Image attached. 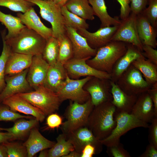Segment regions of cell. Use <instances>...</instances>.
Masks as SVG:
<instances>
[{"label": "cell", "instance_id": "obj_50", "mask_svg": "<svg viewBox=\"0 0 157 157\" xmlns=\"http://www.w3.org/2000/svg\"><path fill=\"white\" fill-rule=\"evenodd\" d=\"M12 136L11 134L8 132H0V144L8 141L12 140Z\"/></svg>", "mask_w": 157, "mask_h": 157}, {"label": "cell", "instance_id": "obj_5", "mask_svg": "<svg viewBox=\"0 0 157 157\" xmlns=\"http://www.w3.org/2000/svg\"><path fill=\"white\" fill-rule=\"evenodd\" d=\"M94 107L91 98L83 104L70 101L65 113L66 120L61 125L63 133L66 135L86 126L89 115Z\"/></svg>", "mask_w": 157, "mask_h": 157}, {"label": "cell", "instance_id": "obj_47", "mask_svg": "<svg viewBox=\"0 0 157 157\" xmlns=\"http://www.w3.org/2000/svg\"><path fill=\"white\" fill-rule=\"evenodd\" d=\"M147 92L149 94L154 105L155 116L157 117V82L152 85Z\"/></svg>", "mask_w": 157, "mask_h": 157}, {"label": "cell", "instance_id": "obj_40", "mask_svg": "<svg viewBox=\"0 0 157 157\" xmlns=\"http://www.w3.org/2000/svg\"><path fill=\"white\" fill-rule=\"evenodd\" d=\"M148 6L142 12L151 25L157 28V0H148Z\"/></svg>", "mask_w": 157, "mask_h": 157}, {"label": "cell", "instance_id": "obj_25", "mask_svg": "<svg viewBox=\"0 0 157 157\" xmlns=\"http://www.w3.org/2000/svg\"><path fill=\"white\" fill-rule=\"evenodd\" d=\"M67 74L63 64L57 62L49 65L43 85L56 93Z\"/></svg>", "mask_w": 157, "mask_h": 157}, {"label": "cell", "instance_id": "obj_17", "mask_svg": "<svg viewBox=\"0 0 157 157\" xmlns=\"http://www.w3.org/2000/svg\"><path fill=\"white\" fill-rule=\"evenodd\" d=\"M2 103L12 110L34 117L39 122L44 121L46 116L39 109L17 94L5 99Z\"/></svg>", "mask_w": 157, "mask_h": 157}, {"label": "cell", "instance_id": "obj_34", "mask_svg": "<svg viewBox=\"0 0 157 157\" xmlns=\"http://www.w3.org/2000/svg\"><path fill=\"white\" fill-rule=\"evenodd\" d=\"M42 53V58L49 65L56 63L58 61L59 46L57 39L52 36L46 40Z\"/></svg>", "mask_w": 157, "mask_h": 157}, {"label": "cell", "instance_id": "obj_46", "mask_svg": "<svg viewBox=\"0 0 157 157\" xmlns=\"http://www.w3.org/2000/svg\"><path fill=\"white\" fill-rule=\"evenodd\" d=\"M120 5V17L121 20L127 17L131 13L130 0H117Z\"/></svg>", "mask_w": 157, "mask_h": 157}, {"label": "cell", "instance_id": "obj_33", "mask_svg": "<svg viewBox=\"0 0 157 157\" xmlns=\"http://www.w3.org/2000/svg\"><path fill=\"white\" fill-rule=\"evenodd\" d=\"M58 44V62L64 64L73 58V50L71 42L66 33L57 38Z\"/></svg>", "mask_w": 157, "mask_h": 157}, {"label": "cell", "instance_id": "obj_45", "mask_svg": "<svg viewBox=\"0 0 157 157\" xmlns=\"http://www.w3.org/2000/svg\"><path fill=\"white\" fill-rule=\"evenodd\" d=\"M131 12L138 15L146 8L148 0H130Z\"/></svg>", "mask_w": 157, "mask_h": 157}, {"label": "cell", "instance_id": "obj_19", "mask_svg": "<svg viewBox=\"0 0 157 157\" xmlns=\"http://www.w3.org/2000/svg\"><path fill=\"white\" fill-rule=\"evenodd\" d=\"M130 113L147 123L151 122L156 117L154 105L147 92L138 96Z\"/></svg>", "mask_w": 157, "mask_h": 157}, {"label": "cell", "instance_id": "obj_43", "mask_svg": "<svg viewBox=\"0 0 157 157\" xmlns=\"http://www.w3.org/2000/svg\"><path fill=\"white\" fill-rule=\"evenodd\" d=\"M142 49V53L143 56L151 63L157 65V50L147 45H143Z\"/></svg>", "mask_w": 157, "mask_h": 157}, {"label": "cell", "instance_id": "obj_21", "mask_svg": "<svg viewBox=\"0 0 157 157\" xmlns=\"http://www.w3.org/2000/svg\"><path fill=\"white\" fill-rule=\"evenodd\" d=\"M110 84L113 98L111 102L115 107V112L130 113L138 96L126 93L116 83L111 81Z\"/></svg>", "mask_w": 157, "mask_h": 157}, {"label": "cell", "instance_id": "obj_1", "mask_svg": "<svg viewBox=\"0 0 157 157\" xmlns=\"http://www.w3.org/2000/svg\"><path fill=\"white\" fill-rule=\"evenodd\" d=\"M115 106L111 101L103 103L94 107L91 113L86 126L100 140L107 137L115 128Z\"/></svg>", "mask_w": 157, "mask_h": 157}, {"label": "cell", "instance_id": "obj_38", "mask_svg": "<svg viewBox=\"0 0 157 157\" xmlns=\"http://www.w3.org/2000/svg\"><path fill=\"white\" fill-rule=\"evenodd\" d=\"M2 144L5 148L8 157H27L26 149L23 144L8 141Z\"/></svg>", "mask_w": 157, "mask_h": 157}, {"label": "cell", "instance_id": "obj_44", "mask_svg": "<svg viewBox=\"0 0 157 157\" xmlns=\"http://www.w3.org/2000/svg\"><path fill=\"white\" fill-rule=\"evenodd\" d=\"M61 116L56 113H52L48 115L46 119V124L50 129L58 128L63 124Z\"/></svg>", "mask_w": 157, "mask_h": 157}, {"label": "cell", "instance_id": "obj_26", "mask_svg": "<svg viewBox=\"0 0 157 157\" xmlns=\"http://www.w3.org/2000/svg\"><path fill=\"white\" fill-rule=\"evenodd\" d=\"M33 56L12 52L6 61L5 75L12 76L29 68Z\"/></svg>", "mask_w": 157, "mask_h": 157}, {"label": "cell", "instance_id": "obj_9", "mask_svg": "<svg viewBox=\"0 0 157 157\" xmlns=\"http://www.w3.org/2000/svg\"><path fill=\"white\" fill-rule=\"evenodd\" d=\"M92 76H88L81 79L71 78L67 74L56 93L62 101L69 99L72 101L83 104L90 98L89 94L83 87Z\"/></svg>", "mask_w": 157, "mask_h": 157}, {"label": "cell", "instance_id": "obj_54", "mask_svg": "<svg viewBox=\"0 0 157 157\" xmlns=\"http://www.w3.org/2000/svg\"><path fill=\"white\" fill-rule=\"evenodd\" d=\"M48 151L46 150V149H44L41 151L38 156V157H48Z\"/></svg>", "mask_w": 157, "mask_h": 157}, {"label": "cell", "instance_id": "obj_11", "mask_svg": "<svg viewBox=\"0 0 157 157\" xmlns=\"http://www.w3.org/2000/svg\"><path fill=\"white\" fill-rule=\"evenodd\" d=\"M90 58H73L67 61L63 65L68 76L74 79L91 76L110 80L111 74L97 70L87 64L86 61Z\"/></svg>", "mask_w": 157, "mask_h": 157}, {"label": "cell", "instance_id": "obj_20", "mask_svg": "<svg viewBox=\"0 0 157 157\" xmlns=\"http://www.w3.org/2000/svg\"><path fill=\"white\" fill-rule=\"evenodd\" d=\"M17 17L26 27L35 31L46 40L52 36L51 28L47 27L42 22L33 7L24 13L19 12Z\"/></svg>", "mask_w": 157, "mask_h": 157}, {"label": "cell", "instance_id": "obj_13", "mask_svg": "<svg viewBox=\"0 0 157 157\" xmlns=\"http://www.w3.org/2000/svg\"><path fill=\"white\" fill-rule=\"evenodd\" d=\"M65 135L67 140L73 145L74 150L81 154L84 147L88 144L95 147L97 154L102 150L103 145L100 140L86 126L79 128Z\"/></svg>", "mask_w": 157, "mask_h": 157}, {"label": "cell", "instance_id": "obj_52", "mask_svg": "<svg viewBox=\"0 0 157 157\" xmlns=\"http://www.w3.org/2000/svg\"><path fill=\"white\" fill-rule=\"evenodd\" d=\"M0 157H8L5 148L2 144L0 145Z\"/></svg>", "mask_w": 157, "mask_h": 157}, {"label": "cell", "instance_id": "obj_41", "mask_svg": "<svg viewBox=\"0 0 157 157\" xmlns=\"http://www.w3.org/2000/svg\"><path fill=\"white\" fill-rule=\"evenodd\" d=\"M107 153L110 156L113 157H130L129 153L120 143L117 145L107 147Z\"/></svg>", "mask_w": 157, "mask_h": 157}, {"label": "cell", "instance_id": "obj_51", "mask_svg": "<svg viewBox=\"0 0 157 157\" xmlns=\"http://www.w3.org/2000/svg\"><path fill=\"white\" fill-rule=\"evenodd\" d=\"M81 154L75 150L70 152L64 157H81Z\"/></svg>", "mask_w": 157, "mask_h": 157}, {"label": "cell", "instance_id": "obj_15", "mask_svg": "<svg viewBox=\"0 0 157 157\" xmlns=\"http://www.w3.org/2000/svg\"><path fill=\"white\" fill-rule=\"evenodd\" d=\"M118 26L100 27L93 33L90 32L85 29H79L77 32L86 39L91 48L97 49L112 41V37Z\"/></svg>", "mask_w": 157, "mask_h": 157}, {"label": "cell", "instance_id": "obj_55", "mask_svg": "<svg viewBox=\"0 0 157 157\" xmlns=\"http://www.w3.org/2000/svg\"><path fill=\"white\" fill-rule=\"evenodd\" d=\"M49 0V1H52V0Z\"/></svg>", "mask_w": 157, "mask_h": 157}, {"label": "cell", "instance_id": "obj_31", "mask_svg": "<svg viewBox=\"0 0 157 157\" xmlns=\"http://www.w3.org/2000/svg\"><path fill=\"white\" fill-rule=\"evenodd\" d=\"M0 22L8 30V33L5 36L6 40L15 36L26 27L18 17L5 14L0 10Z\"/></svg>", "mask_w": 157, "mask_h": 157}, {"label": "cell", "instance_id": "obj_24", "mask_svg": "<svg viewBox=\"0 0 157 157\" xmlns=\"http://www.w3.org/2000/svg\"><path fill=\"white\" fill-rule=\"evenodd\" d=\"M29 133L27 140L23 144L26 149L28 157H33L42 150L50 149L55 143L43 136L36 127Z\"/></svg>", "mask_w": 157, "mask_h": 157}, {"label": "cell", "instance_id": "obj_10", "mask_svg": "<svg viewBox=\"0 0 157 157\" xmlns=\"http://www.w3.org/2000/svg\"><path fill=\"white\" fill-rule=\"evenodd\" d=\"M136 18L137 15L131 12L127 17L121 20V23L113 35L112 41L131 44L142 52L143 45L138 34Z\"/></svg>", "mask_w": 157, "mask_h": 157}, {"label": "cell", "instance_id": "obj_18", "mask_svg": "<svg viewBox=\"0 0 157 157\" xmlns=\"http://www.w3.org/2000/svg\"><path fill=\"white\" fill-rule=\"evenodd\" d=\"M49 66L42 54L33 56L26 76L27 80L32 88L35 89L43 85Z\"/></svg>", "mask_w": 157, "mask_h": 157}, {"label": "cell", "instance_id": "obj_12", "mask_svg": "<svg viewBox=\"0 0 157 157\" xmlns=\"http://www.w3.org/2000/svg\"><path fill=\"white\" fill-rule=\"evenodd\" d=\"M110 81L109 79L92 76L84 85L83 88L89 94L94 106L112 101Z\"/></svg>", "mask_w": 157, "mask_h": 157}, {"label": "cell", "instance_id": "obj_16", "mask_svg": "<svg viewBox=\"0 0 157 157\" xmlns=\"http://www.w3.org/2000/svg\"><path fill=\"white\" fill-rule=\"evenodd\" d=\"M66 34L73 46V58H92L96 55L97 49L91 48L85 38L78 33L77 30L65 26Z\"/></svg>", "mask_w": 157, "mask_h": 157}, {"label": "cell", "instance_id": "obj_48", "mask_svg": "<svg viewBox=\"0 0 157 157\" xmlns=\"http://www.w3.org/2000/svg\"><path fill=\"white\" fill-rule=\"evenodd\" d=\"M139 157H157V149L153 144L149 143L146 147L145 151Z\"/></svg>", "mask_w": 157, "mask_h": 157}, {"label": "cell", "instance_id": "obj_32", "mask_svg": "<svg viewBox=\"0 0 157 157\" xmlns=\"http://www.w3.org/2000/svg\"><path fill=\"white\" fill-rule=\"evenodd\" d=\"M57 142L48 150V157H64L74 150L73 145L62 133L56 138Z\"/></svg>", "mask_w": 157, "mask_h": 157}, {"label": "cell", "instance_id": "obj_2", "mask_svg": "<svg viewBox=\"0 0 157 157\" xmlns=\"http://www.w3.org/2000/svg\"><path fill=\"white\" fill-rule=\"evenodd\" d=\"M127 43L111 41L97 49L95 56L86 63L94 69L111 74L114 66L126 52Z\"/></svg>", "mask_w": 157, "mask_h": 157}, {"label": "cell", "instance_id": "obj_49", "mask_svg": "<svg viewBox=\"0 0 157 157\" xmlns=\"http://www.w3.org/2000/svg\"><path fill=\"white\" fill-rule=\"evenodd\" d=\"M96 154L95 147L90 144L86 145L83 149L81 157H92Z\"/></svg>", "mask_w": 157, "mask_h": 157}, {"label": "cell", "instance_id": "obj_35", "mask_svg": "<svg viewBox=\"0 0 157 157\" xmlns=\"http://www.w3.org/2000/svg\"><path fill=\"white\" fill-rule=\"evenodd\" d=\"M61 11L65 26L77 31L81 29L87 30L89 28V25L85 20L69 11L65 5L61 7Z\"/></svg>", "mask_w": 157, "mask_h": 157}, {"label": "cell", "instance_id": "obj_7", "mask_svg": "<svg viewBox=\"0 0 157 157\" xmlns=\"http://www.w3.org/2000/svg\"><path fill=\"white\" fill-rule=\"evenodd\" d=\"M37 6L42 18L51 25L52 37L57 38L66 33L64 19L61 11V7L53 1L26 0Z\"/></svg>", "mask_w": 157, "mask_h": 157}, {"label": "cell", "instance_id": "obj_4", "mask_svg": "<svg viewBox=\"0 0 157 157\" xmlns=\"http://www.w3.org/2000/svg\"><path fill=\"white\" fill-rule=\"evenodd\" d=\"M42 111L46 116L58 110L62 102L58 94L43 85L30 92L16 94Z\"/></svg>", "mask_w": 157, "mask_h": 157}, {"label": "cell", "instance_id": "obj_37", "mask_svg": "<svg viewBox=\"0 0 157 157\" xmlns=\"http://www.w3.org/2000/svg\"><path fill=\"white\" fill-rule=\"evenodd\" d=\"M35 5L26 0H0V6L11 11L24 13Z\"/></svg>", "mask_w": 157, "mask_h": 157}, {"label": "cell", "instance_id": "obj_3", "mask_svg": "<svg viewBox=\"0 0 157 157\" xmlns=\"http://www.w3.org/2000/svg\"><path fill=\"white\" fill-rule=\"evenodd\" d=\"M5 40L12 52L32 56L42 54L47 40L26 26L15 36Z\"/></svg>", "mask_w": 157, "mask_h": 157}, {"label": "cell", "instance_id": "obj_39", "mask_svg": "<svg viewBox=\"0 0 157 157\" xmlns=\"http://www.w3.org/2000/svg\"><path fill=\"white\" fill-rule=\"evenodd\" d=\"M32 118V117L22 115L14 111L7 106H0V121H14L22 118Z\"/></svg>", "mask_w": 157, "mask_h": 157}, {"label": "cell", "instance_id": "obj_30", "mask_svg": "<svg viewBox=\"0 0 157 157\" xmlns=\"http://www.w3.org/2000/svg\"><path fill=\"white\" fill-rule=\"evenodd\" d=\"M141 73L147 82L152 85L157 82V65L151 63L143 55L131 63Z\"/></svg>", "mask_w": 157, "mask_h": 157}, {"label": "cell", "instance_id": "obj_8", "mask_svg": "<svg viewBox=\"0 0 157 157\" xmlns=\"http://www.w3.org/2000/svg\"><path fill=\"white\" fill-rule=\"evenodd\" d=\"M115 83L126 93L137 96L147 92L152 85L147 82L140 72L131 64Z\"/></svg>", "mask_w": 157, "mask_h": 157}, {"label": "cell", "instance_id": "obj_22", "mask_svg": "<svg viewBox=\"0 0 157 157\" xmlns=\"http://www.w3.org/2000/svg\"><path fill=\"white\" fill-rule=\"evenodd\" d=\"M127 46L126 52L116 63L111 74L110 80L115 83L134 61L143 56L142 52L134 45L127 43Z\"/></svg>", "mask_w": 157, "mask_h": 157}, {"label": "cell", "instance_id": "obj_6", "mask_svg": "<svg viewBox=\"0 0 157 157\" xmlns=\"http://www.w3.org/2000/svg\"><path fill=\"white\" fill-rule=\"evenodd\" d=\"M114 117L116 122L115 128L108 136L100 140L103 145L107 147L119 144L121 136L128 131L138 127L148 128L149 126L148 123L131 113L115 112Z\"/></svg>", "mask_w": 157, "mask_h": 157}, {"label": "cell", "instance_id": "obj_28", "mask_svg": "<svg viewBox=\"0 0 157 157\" xmlns=\"http://www.w3.org/2000/svg\"><path fill=\"white\" fill-rule=\"evenodd\" d=\"M91 6L95 15L101 22L100 27L111 26H118L121 23L117 17H113L108 14L104 0H88Z\"/></svg>", "mask_w": 157, "mask_h": 157}, {"label": "cell", "instance_id": "obj_27", "mask_svg": "<svg viewBox=\"0 0 157 157\" xmlns=\"http://www.w3.org/2000/svg\"><path fill=\"white\" fill-rule=\"evenodd\" d=\"M22 118L16 120L13 126L9 128L0 127V130L5 131L11 134L12 140L22 139L29 133L31 129L36 127L39 121L35 118L29 120Z\"/></svg>", "mask_w": 157, "mask_h": 157}, {"label": "cell", "instance_id": "obj_29", "mask_svg": "<svg viewBox=\"0 0 157 157\" xmlns=\"http://www.w3.org/2000/svg\"><path fill=\"white\" fill-rule=\"evenodd\" d=\"M65 6L69 11L85 20L94 19V13L88 0H68Z\"/></svg>", "mask_w": 157, "mask_h": 157}, {"label": "cell", "instance_id": "obj_23", "mask_svg": "<svg viewBox=\"0 0 157 157\" xmlns=\"http://www.w3.org/2000/svg\"><path fill=\"white\" fill-rule=\"evenodd\" d=\"M136 23L138 36L142 45H148L154 49L156 48L157 28L151 25L142 13L137 15Z\"/></svg>", "mask_w": 157, "mask_h": 157}, {"label": "cell", "instance_id": "obj_14", "mask_svg": "<svg viewBox=\"0 0 157 157\" xmlns=\"http://www.w3.org/2000/svg\"><path fill=\"white\" fill-rule=\"evenodd\" d=\"M28 68L17 74L5 78L6 85L0 93V102L5 98L18 93L27 92L32 88L26 76Z\"/></svg>", "mask_w": 157, "mask_h": 157}, {"label": "cell", "instance_id": "obj_53", "mask_svg": "<svg viewBox=\"0 0 157 157\" xmlns=\"http://www.w3.org/2000/svg\"><path fill=\"white\" fill-rule=\"evenodd\" d=\"M68 0H52L56 4L61 7L64 6Z\"/></svg>", "mask_w": 157, "mask_h": 157}, {"label": "cell", "instance_id": "obj_42", "mask_svg": "<svg viewBox=\"0 0 157 157\" xmlns=\"http://www.w3.org/2000/svg\"><path fill=\"white\" fill-rule=\"evenodd\" d=\"M148 128L149 140V143L157 149V117H155L151 122Z\"/></svg>", "mask_w": 157, "mask_h": 157}, {"label": "cell", "instance_id": "obj_36", "mask_svg": "<svg viewBox=\"0 0 157 157\" xmlns=\"http://www.w3.org/2000/svg\"><path fill=\"white\" fill-rule=\"evenodd\" d=\"M3 47L0 56V93L6 85L5 72L6 64L7 60L12 51L10 46L6 43L5 36L6 34V30L1 33Z\"/></svg>", "mask_w": 157, "mask_h": 157}]
</instances>
